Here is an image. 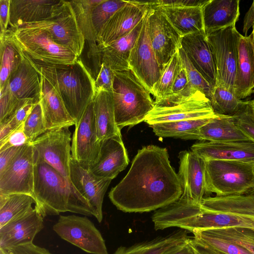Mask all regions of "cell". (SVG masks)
I'll use <instances>...</instances> for the list:
<instances>
[{
	"label": "cell",
	"mask_w": 254,
	"mask_h": 254,
	"mask_svg": "<svg viewBox=\"0 0 254 254\" xmlns=\"http://www.w3.org/2000/svg\"><path fill=\"white\" fill-rule=\"evenodd\" d=\"M254 26V1L249 9L246 13L243 22V31L245 36H247L249 30Z\"/></svg>",
	"instance_id": "6f0895ef"
},
{
	"label": "cell",
	"mask_w": 254,
	"mask_h": 254,
	"mask_svg": "<svg viewBox=\"0 0 254 254\" xmlns=\"http://www.w3.org/2000/svg\"><path fill=\"white\" fill-rule=\"evenodd\" d=\"M10 2L11 0H0V35L8 29Z\"/></svg>",
	"instance_id": "f5cc1de1"
},
{
	"label": "cell",
	"mask_w": 254,
	"mask_h": 254,
	"mask_svg": "<svg viewBox=\"0 0 254 254\" xmlns=\"http://www.w3.org/2000/svg\"><path fill=\"white\" fill-rule=\"evenodd\" d=\"M170 227H178L192 233L197 231L231 227L254 229V218L226 212H213L203 209L200 204L180 201L171 210Z\"/></svg>",
	"instance_id": "ba28073f"
},
{
	"label": "cell",
	"mask_w": 254,
	"mask_h": 254,
	"mask_svg": "<svg viewBox=\"0 0 254 254\" xmlns=\"http://www.w3.org/2000/svg\"><path fill=\"white\" fill-rule=\"evenodd\" d=\"M0 123L11 116L27 100L18 99L11 92L8 81L0 87Z\"/></svg>",
	"instance_id": "bcb514c9"
},
{
	"label": "cell",
	"mask_w": 254,
	"mask_h": 254,
	"mask_svg": "<svg viewBox=\"0 0 254 254\" xmlns=\"http://www.w3.org/2000/svg\"><path fill=\"white\" fill-rule=\"evenodd\" d=\"M150 8V6L145 15L140 33L131 50L129 66L151 93L153 86L161 75V69L150 40L148 25Z\"/></svg>",
	"instance_id": "9a60e30c"
},
{
	"label": "cell",
	"mask_w": 254,
	"mask_h": 254,
	"mask_svg": "<svg viewBox=\"0 0 254 254\" xmlns=\"http://www.w3.org/2000/svg\"><path fill=\"white\" fill-rule=\"evenodd\" d=\"M181 48L190 63L212 86L216 85V67L214 57L205 32L182 37Z\"/></svg>",
	"instance_id": "7402d4cb"
},
{
	"label": "cell",
	"mask_w": 254,
	"mask_h": 254,
	"mask_svg": "<svg viewBox=\"0 0 254 254\" xmlns=\"http://www.w3.org/2000/svg\"><path fill=\"white\" fill-rule=\"evenodd\" d=\"M34 173V149L31 143H27L0 173V193H25L33 196Z\"/></svg>",
	"instance_id": "7c38bea8"
},
{
	"label": "cell",
	"mask_w": 254,
	"mask_h": 254,
	"mask_svg": "<svg viewBox=\"0 0 254 254\" xmlns=\"http://www.w3.org/2000/svg\"><path fill=\"white\" fill-rule=\"evenodd\" d=\"M8 30L14 43L36 64L70 65L78 58L72 51L55 42L45 30L36 27H16Z\"/></svg>",
	"instance_id": "52a82bcc"
},
{
	"label": "cell",
	"mask_w": 254,
	"mask_h": 254,
	"mask_svg": "<svg viewBox=\"0 0 254 254\" xmlns=\"http://www.w3.org/2000/svg\"><path fill=\"white\" fill-rule=\"evenodd\" d=\"M152 7L159 9L182 37L196 32H205L202 7Z\"/></svg>",
	"instance_id": "d6a6232c"
},
{
	"label": "cell",
	"mask_w": 254,
	"mask_h": 254,
	"mask_svg": "<svg viewBox=\"0 0 254 254\" xmlns=\"http://www.w3.org/2000/svg\"><path fill=\"white\" fill-rule=\"evenodd\" d=\"M182 193L167 149L149 145L138 150L127 173L112 188L109 197L122 211L141 213L165 207L179 200Z\"/></svg>",
	"instance_id": "6da1fadb"
},
{
	"label": "cell",
	"mask_w": 254,
	"mask_h": 254,
	"mask_svg": "<svg viewBox=\"0 0 254 254\" xmlns=\"http://www.w3.org/2000/svg\"><path fill=\"white\" fill-rule=\"evenodd\" d=\"M29 143L24 133L23 123L0 141V151L13 146L20 147Z\"/></svg>",
	"instance_id": "681fc988"
},
{
	"label": "cell",
	"mask_w": 254,
	"mask_h": 254,
	"mask_svg": "<svg viewBox=\"0 0 254 254\" xmlns=\"http://www.w3.org/2000/svg\"><path fill=\"white\" fill-rule=\"evenodd\" d=\"M195 139L211 142L251 140L238 126L233 116L223 115L201 127Z\"/></svg>",
	"instance_id": "4dcf8cb0"
},
{
	"label": "cell",
	"mask_w": 254,
	"mask_h": 254,
	"mask_svg": "<svg viewBox=\"0 0 254 254\" xmlns=\"http://www.w3.org/2000/svg\"><path fill=\"white\" fill-rule=\"evenodd\" d=\"M64 0H11L8 28L53 18L64 10Z\"/></svg>",
	"instance_id": "ffe728a7"
},
{
	"label": "cell",
	"mask_w": 254,
	"mask_h": 254,
	"mask_svg": "<svg viewBox=\"0 0 254 254\" xmlns=\"http://www.w3.org/2000/svg\"><path fill=\"white\" fill-rule=\"evenodd\" d=\"M23 129L29 143L47 130L40 102L34 104L23 123Z\"/></svg>",
	"instance_id": "ee69618b"
},
{
	"label": "cell",
	"mask_w": 254,
	"mask_h": 254,
	"mask_svg": "<svg viewBox=\"0 0 254 254\" xmlns=\"http://www.w3.org/2000/svg\"><path fill=\"white\" fill-rule=\"evenodd\" d=\"M143 20L132 30L107 46L100 48L102 61L114 71L128 69L131 50L138 38Z\"/></svg>",
	"instance_id": "1f68e13d"
},
{
	"label": "cell",
	"mask_w": 254,
	"mask_h": 254,
	"mask_svg": "<svg viewBox=\"0 0 254 254\" xmlns=\"http://www.w3.org/2000/svg\"><path fill=\"white\" fill-rule=\"evenodd\" d=\"M5 250L9 254H52L48 250L33 243L9 248Z\"/></svg>",
	"instance_id": "816d5d0a"
},
{
	"label": "cell",
	"mask_w": 254,
	"mask_h": 254,
	"mask_svg": "<svg viewBox=\"0 0 254 254\" xmlns=\"http://www.w3.org/2000/svg\"><path fill=\"white\" fill-rule=\"evenodd\" d=\"M40 102L47 130L75 125L58 93L42 75Z\"/></svg>",
	"instance_id": "4316f807"
},
{
	"label": "cell",
	"mask_w": 254,
	"mask_h": 254,
	"mask_svg": "<svg viewBox=\"0 0 254 254\" xmlns=\"http://www.w3.org/2000/svg\"><path fill=\"white\" fill-rule=\"evenodd\" d=\"M200 206L210 212L230 213L254 218V191L241 195L204 197Z\"/></svg>",
	"instance_id": "836d02e7"
},
{
	"label": "cell",
	"mask_w": 254,
	"mask_h": 254,
	"mask_svg": "<svg viewBox=\"0 0 254 254\" xmlns=\"http://www.w3.org/2000/svg\"><path fill=\"white\" fill-rule=\"evenodd\" d=\"M241 34L235 25L206 35L212 49L216 67V85L235 94Z\"/></svg>",
	"instance_id": "9c48e42d"
},
{
	"label": "cell",
	"mask_w": 254,
	"mask_h": 254,
	"mask_svg": "<svg viewBox=\"0 0 254 254\" xmlns=\"http://www.w3.org/2000/svg\"><path fill=\"white\" fill-rule=\"evenodd\" d=\"M248 104L251 111L254 114V99L248 101Z\"/></svg>",
	"instance_id": "680465c9"
},
{
	"label": "cell",
	"mask_w": 254,
	"mask_h": 254,
	"mask_svg": "<svg viewBox=\"0 0 254 254\" xmlns=\"http://www.w3.org/2000/svg\"><path fill=\"white\" fill-rule=\"evenodd\" d=\"M239 0H209L202 7L205 34L235 25L240 15Z\"/></svg>",
	"instance_id": "f1b7e54d"
},
{
	"label": "cell",
	"mask_w": 254,
	"mask_h": 254,
	"mask_svg": "<svg viewBox=\"0 0 254 254\" xmlns=\"http://www.w3.org/2000/svg\"><path fill=\"white\" fill-rule=\"evenodd\" d=\"M103 0H70L78 22L83 35L84 45L78 58L82 61L91 76L96 80L101 68L102 57L91 21V11Z\"/></svg>",
	"instance_id": "5bb4252c"
},
{
	"label": "cell",
	"mask_w": 254,
	"mask_h": 254,
	"mask_svg": "<svg viewBox=\"0 0 254 254\" xmlns=\"http://www.w3.org/2000/svg\"><path fill=\"white\" fill-rule=\"evenodd\" d=\"M189 239L186 232L179 231L130 247L121 246L113 254H165L183 245Z\"/></svg>",
	"instance_id": "e575fe53"
},
{
	"label": "cell",
	"mask_w": 254,
	"mask_h": 254,
	"mask_svg": "<svg viewBox=\"0 0 254 254\" xmlns=\"http://www.w3.org/2000/svg\"><path fill=\"white\" fill-rule=\"evenodd\" d=\"M148 25L151 44L162 71L181 48L182 37L159 9L151 6Z\"/></svg>",
	"instance_id": "e0dca14e"
},
{
	"label": "cell",
	"mask_w": 254,
	"mask_h": 254,
	"mask_svg": "<svg viewBox=\"0 0 254 254\" xmlns=\"http://www.w3.org/2000/svg\"><path fill=\"white\" fill-rule=\"evenodd\" d=\"M254 44L252 34L241 35L238 49L235 95L241 100L254 92Z\"/></svg>",
	"instance_id": "83f0119b"
},
{
	"label": "cell",
	"mask_w": 254,
	"mask_h": 254,
	"mask_svg": "<svg viewBox=\"0 0 254 254\" xmlns=\"http://www.w3.org/2000/svg\"><path fill=\"white\" fill-rule=\"evenodd\" d=\"M191 151L205 161L222 160L254 162V142L236 141L197 142Z\"/></svg>",
	"instance_id": "d4e9b609"
},
{
	"label": "cell",
	"mask_w": 254,
	"mask_h": 254,
	"mask_svg": "<svg viewBox=\"0 0 254 254\" xmlns=\"http://www.w3.org/2000/svg\"><path fill=\"white\" fill-rule=\"evenodd\" d=\"M148 1L127 0L106 22L97 35L100 48L105 47L132 30L150 7Z\"/></svg>",
	"instance_id": "ac0fdd59"
},
{
	"label": "cell",
	"mask_w": 254,
	"mask_h": 254,
	"mask_svg": "<svg viewBox=\"0 0 254 254\" xmlns=\"http://www.w3.org/2000/svg\"><path fill=\"white\" fill-rule=\"evenodd\" d=\"M93 102L98 141L101 142L115 136H122L115 121L112 92H96Z\"/></svg>",
	"instance_id": "f546056e"
},
{
	"label": "cell",
	"mask_w": 254,
	"mask_h": 254,
	"mask_svg": "<svg viewBox=\"0 0 254 254\" xmlns=\"http://www.w3.org/2000/svg\"><path fill=\"white\" fill-rule=\"evenodd\" d=\"M112 93L115 121L120 130L144 122L154 107L151 92L130 68L114 71Z\"/></svg>",
	"instance_id": "277c9868"
},
{
	"label": "cell",
	"mask_w": 254,
	"mask_h": 254,
	"mask_svg": "<svg viewBox=\"0 0 254 254\" xmlns=\"http://www.w3.org/2000/svg\"><path fill=\"white\" fill-rule=\"evenodd\" d=\"M71 147V157L85 169L88 170L98 157L101 142L97 140L93 101L75 125Z\"/></svg>",
	"instance_id": "2e32d148"
},
{
	"label": "cell",
	"mask_w": 254,
	"mask_h": 254,
	"mask_svg": "<svg viewBox=\"0 0 254 254\" xmlns=\"http://www.w3.org/2000/svg\"><path fill=\"white\" fill-rule=\"evenodd\" d=\"M189 80L185 69L183 67L180 70L174 81L172 93L176 94L183 91L188 85Z\"/></svg>",
	"instance_id": "11a10c76"
},
{
	"label": "cell",
	"mask_w": 254,
	"mask_h": 254,
	"mask_svg": "<svg viewBox=\"0 0 254 254\" xmlns=\"http://www.w3.org/2000/svg\"><path fill=\"white\" fill-rule=\"evenodd\" d=\"M22 146L10 147L0 151V173L4 170Z\"/></svg>",
	"instance_id": "db71d44e"
},
{
	"label": "cell",
	"mask_w": 254,
	"mask_h": 254,
	"mask_svg": "<svg viewBox=\"0 0 254 254\" xmlns=\"http://www.w3.org/2000/svg\"><path fill=\"white\" fill-rule=\"evenodd\" d=\"M165 254H198L190 239L181 246Z\"/></svg>",
	"instance_id": "9f6ffc18"
},
{
	"label": "cell",
	"mask_w": 254,
	"mask_h": 254,
	"mask_svg": "<svg viewBox=\"0 0 254 254\" xmlns=\"http://www.w3.org/2000/svg\"><path fill=\"white\" fill-rule=\"evenodd\" d=\"M214 118H202L163 122L149 126L153 129L154 133L160 137L195 139V135L199 129Z\"/></svg>",
	"instance_id": "8d00e7d4"
},
{
	"label": "cell",
	"mask_w": 254,
	"mask_h": 254,
	"mask_svg": "<svg viewBox=\"0 0 254 254\" xmlns=\"http://www.w3.org/2000/svg\"><path fill=\"white\" fill-rule=\"evenodd\" d=\"M178 173L183 190L180 198L200 204L206 193L205 161L191 151H181Z\"/></svg>",
	"instance_id": "d6986e66"
},
{
	"label": "cell",
	"mask_w": 254,
	"mask_h": 254,
	"mask_svg": "<svg viewBox=\"0 0 254 254\" xmlns=\"http://www.w3.org/2000/svg\"><path fill=\"white\" fill-rule=\"evenodd\" d=\"M206 193L216 196L241 195L254 191V162L205 161Z\"/></svg>",
	"instance_id": "8992f818"
},
{
	"label": "cell",
	"mask_w": 254,
	"mask_h": 254,
	"mask_svg": "<svg viewBox=\"0 0 254 254\" xmlns=\"http://www.w3.org/2000/svg\"><path fill=\"white\" fill-rule=\"evenodd\" d=\"M233 117L240 128L251 140L254 142V114L248 104Z\"/></svg>",
	"instance_id": "7dc6e473"
},
{
	"label": "cell",
	"mask_w": 254,
	"mask_h": 254,
	"mask_svg": "<svg viewBox=\"0 0 254 254\" xmlns=\"http://www.w3.org/2000/svg\"><path fill=\"white\" fill-rule=\"evenodd\" d=\"M0 254H9L5 250L0 248Z\"/></svg>",
	"instance_id": "91938a15"
},
{
	"label": "cell",
	"mask_w": 254,
	"mask_h": 254,
	"mask_svg": "<svg viewBox=\"0 0 254 254\" xmlns=\"http://www.w3.org/2000/svg\"><path fill=\"white\" fill-rule=\"evenodd\" d=\"M192 242L198 254H252L247 250L204 230L192 233Z\"/></svg>",
	"instance_id": "74e56055"
},
{
	"label": "cell",
	"mask_w": 254,
	"mask_h": 254,
	"mask_svg": "<svg viewBox=\"0 0 254 254\" xmlns=\"http://www.w3.org/2000/svg\"><path fill=\"white\" fill-rule=\"evenodd\" d=\"M68 127L47 130L31 144L35 155L70 180L71 132Z\"/></svg>",
	"instance_id": "8fae6325"
},
{
	"label": "cell",
	"mask_w": 254,
	"mask_h": 254,
	"mask_svg": "<svg viewBox=\"0 0 254 254\" xmlns=\"http://www.w3.org/2000/svg\"><path fill=\"white\" fill-rule=\"evenodd\" d=\"M36 207V201L30 194L0 193V228L24 216Z\"/></svg>",
	"instance_id": "d590c367"
},
{
	"label": "cell",
	"mask_w": 254,
	"mask_h": 254,
	"mask_svg": "<svg viewBox=\"0 0 254 254\" xmlns=\"http://www.w3.org/2000/svg\"><path fill=\"white\" fill-rule=\"evenodd\" d=\"M219 115L214 112L209 99L189 83L183 91L154 101V107L144 122L150 126L163 122L214 118Z\"/></svg>",
	"instance_id": "5b68a950"
},
{
	"label": "cell",
	"mask_w": 254,
	"mask_h": 254,
	"mask_svg": "<svg viewBox=\"0 0 254 254\" xmlns=\"http://www.w3.org/2000/svg\"><path fill=\"white\" fill-rule=\"evenodd\" d=\"M43 215L38 207L0 228V248L6 249L33 243L44 228Z\"/></svg>",
	"instance_id": "cb8c5ba5"
},
{
	"label": "cell",
	"mask_w": 254,
	"mask_h": 254,
	"mask_svg": "<svg viewBox=\"0 0 254 254\" xmlns=\"http://www.w3.org/2000/svg\"><path fill=\"white\" fill-rule=\"evenodd\" d=\"M129 161L122 136H115L101 142L98 157L88 170L99 177L113 180L127 167Z\"/></svg>",
	"instance_id": "603a6c76"
},
{
	"label": "cell",
	"mask_w": 254,
	"mask_h": 254,
	"mask_svg": "<svg viewBox=\"0 0 254 254\" xmlns=\"http://www.w3.org/2000/svg\"><path fill=\"white\" fill-rule=\"evenodd\" d=\"M33 196L45 217L65 212L95 216L87 200L71 182L35 154Z\"/></svg>",
	"instance_id": "7a4b0ae2"
},
{
	"label": "cell",
	"mask_w": 254,
	"mask_h": 254,
	"mask_svg": "<svg viewBox=\"0 0 254 254\" xmlns=\"http://www.w3.org/2000/svg\"><path fill=\"white\" fill-rule=\"evenodd\" d=\"M23 53L12 39L8 30L0 35V84L2 87L20 66Z\"/></svg>",
	"instance_id": "f35d334b"
},
{
	"label": "cell",
	"mask_w": 254,
	"mask_h": 254,
	"mask_svg": "<svg viewBox=\"0 0 254 254\" xmlns=\"http://www.w3.org/2000/svg\"><path fill=\"white\" fill-rule=\"evenodd\" d=\"M209 0H157L148 1L151 6L203 7Z\"/></svg>",
	"instance_id": "f907efd6"
},
{
	"label": "cell",
	"mask_w": 254,
	"mask_h": 254,
	"mask_svg": "<svg viewBox=\"0 0 254 254\" xmlns=\"http://www.w3.org/2000/svg\"><path fill=\"white\" fill-rule=\"evenodd\" d=\"M18 27H36L47 31L53 40L72 51L78 58L84 45L83 35L69 1L57 16L46 20L24 23Z\"/></svg>",
	"instance_id": "4fadbf2b"
},
{
	"label": "cell",
	"mask_w": 254,
	"mask_h": 254,
	"mask_svg": "<svg viewBox=\"0 0 254 254\" xmlns=\"http://www.w3.org/2000/svg\"><path fill=\"white\" fill-rule=\"evenodd\" d=\"M183 67L179 51L170 59L161 71V75L151 90V94L158 101L173 94L172 87L180 70Z\"/></svg>",
	"instance_id": "60d3db41"
},
{
	"label": "cell",
	"mask_w": 254,
	"mask_h": 254,
	"mask_svg": "<svg viewBox=\"0 0 254 254\" xmlns=\"http://www.w3.org/2000/svg\"><path fill=\"white\" fill-rule=\"evenodd\" d=\"M54 231L62 239L91 254H108L99 230L86 216L60 215Z\"/></svg>",
	"instance_id": "30bf717a"
},
{
	"label": "cell",
	"mask_w": 254,
	"mask_h": 254,
	"mask_svg": "<svg viewBox=\"0 0 254 254\" xmlns=\"http://www.w3.org/2000/svg\"><path fill=\"white\" fill-rule=\"evenodd\" d=\"M33 64L58 93L76 125L95 95L94 80L85 66L78 58L70 65L45 66Z\"/></svg>",
	"instance_id": "3957f363"
},
{
	"label": "cell",
	"mask_w": 254,
	"mask_h": 254,
	"mask_svg": "<svg viewBox=\"0 0 254 254\" xmlns=\"http://www.w3.org/2000/svg\"><path fill=\"white\" fill-rule=\"evenodd\" d=\"M127 2V0H103L93 7L91 11V21L97 35L111 17Z\"/></svg>",
	"instance_id": "7bdbcfd3"
},
{
	"label": "cell",
	"mask_w": 254,
	"mask_h": 254,
	"mask_svg": "<svg viewBox=\"0 0 254 254\" xmlns=\"http://www.w3.org/2000/svg\"><path fill=\"white\" fill-rule=\"evenodd\" d=\"M247 250L254 254V229L245 227H231L203 230Z\"/></svg>",
	"instance_id": "b9f144b4"
},
{
	"label": "cell",
	"mask_w": 254,
	"mask_h": 254,
	"mask_svg": "<svg viewBox=\"0 0 254 254\" xmlns=\"http://www.w3.org/2000/svg\"><path fill=\"white\" fill-rule=\"evenodd\" d=\"M253 86L254 87V83H253Z\"/></svg>",
	"instance_id": "6125c7cd"
},
{
	"label": "cell",
	"mask_w": 254,
	"mask_h": 254,
	"mask_svg": "<svg viewBox=\"0 0 254 254\" xmlns=\"http://www.w3.org/2000/svg\"><path fill=\"white\" fill-rule=\"evenodd\" d=\"M252 28H253V31H252V32L251 34L253 35V41H254V26Z\"/></svg>",
	"instance_id": "94428289"
},
{
	"label": "cell",
	"mask_w": 254,
	"mask_h": 254,
	"mask_svg": "<svg viewBox=\"0 0 254 254\" xmlns=\"http://www.w3.org/2000/svg\"><path fill=\"white\" fill-rule=\"evenodd\" d=\"M69 178L74 186L89 203L97 221L101 222L104 195L112 180L94 175L82 167L72 157Z\"/></svg>",
	"instance_id": "44dd1931"
},
{
	"label": "cell",
	"mask_w": 254,
	"mask_h": 254,
	"mask_svg": "<svg viewBox=\"0 0 254 254\" xmlns=\"http://www.w3.org/2000/svg\"><path fill=\"white\" fill-rule=\"evenodd\" d=\"M209 100L215 113L226 116H233L248 104V101L238 99L234 93L218 86L213 87Z\"/></svg>",
	"instance_id": "ab89813d"
},
{
	"label": "cell",
	"mask_w": 254,
	"mask_h": 254,
	"mask_svg": "<svg viewBox=\"0 0 254 254\" xmlns=\"http://www.w3.org/2000/svg\"><path fill=\"white\" fill-rule=\"evenodd\" d=\"M114 78V71L109 65L102 62L100 72L94 81L95 93L100 90L112 92Z\"/></svg>",
	"instance_id": "c3c4849f"
},
{
	"label": "cell",
	"mask_w": 254,
	"mask_h": 254,
	"mask_svg": "<svg viewBox=\"0 0 254 254\" xmlns=\"http://www.w3.org/2000/svg\"><path fill=\"white\" fill-rule=\"evenodd\" d=\"M23 54L20 66L9 79V87L18 99H31L36 104L40 101L41 75L33 62Z\"/></svg>",
	"instance_id": "484cf974"
},
{
	"label": "cell",
	"mask_w": 254,
	"mask_h": 254,
	"mask_svg": "<svg viewBox=\"0 0 254 254\" xmlns=\"http://www.w3.org/2000/svg\"><path fill=\"white\" fill-rule=\"evenodd\" d=\"M179 54L182 66L186 71L189 83L209 99L214 87L210 85L193 66L181 48L179 50Z\"/></svg>",
	"instance_id": "f6af8a7d"
}]
</instances>
